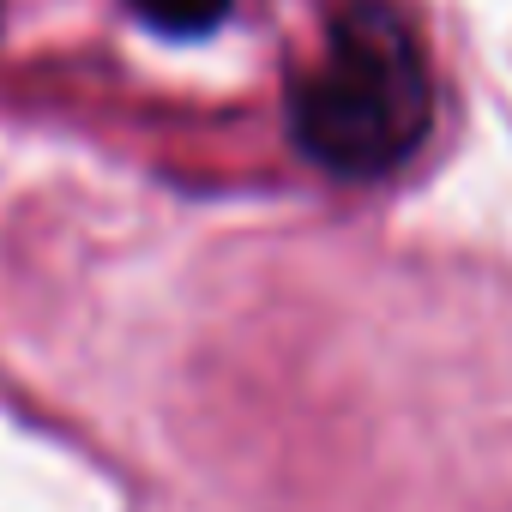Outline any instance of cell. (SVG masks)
Instances as JSON below:
<instances>
[{
    "label": "cell",
    "mask_w": 512,
    "mask_h": 512,
    "mask_svg": "<svg viewBox=\"0 0 512 512\" xmlns=\"http://www.w3.org/2000/svg\"><path fill=\"white\" fill-rule=\"evenodd\" d=\"M428 127L434 79L410 19L386 0H350L290 91V133L302 157L338 181H380L422 151Z\"/></svg>",
    "instance_id": "1"
},
{
    "label": "cell",
    "mask_w": 512,
    "mask_h": 512,
    "mask_svg": "<svg viewBox=\"0 0 512 512\" xmlns=\"http://www.w3.org/2000/svg\"><path fill=\"white\" fill-rule=\"evenodd\" d=\"M133 19L169 43H193V37H211L223 19H229V0H127Z\"/></svg>",
    "instance_id": "2"
}]
</instances>
